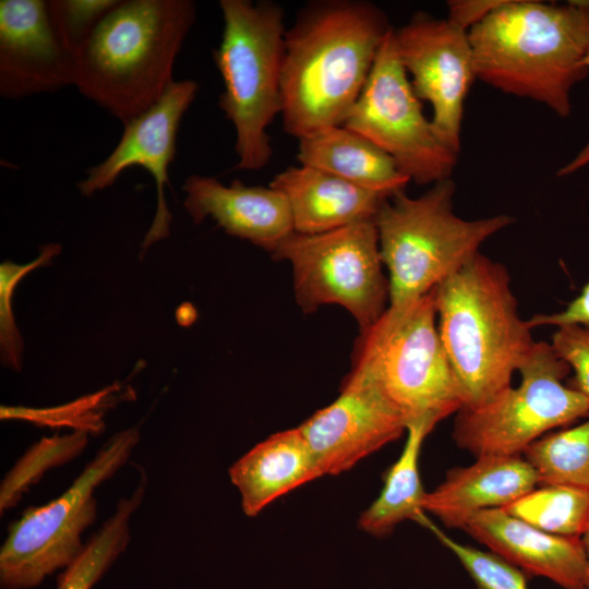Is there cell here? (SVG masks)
<instances>
[{
  "mask_svg": "<svg viewBox=\"0 0 589 589\" xmlns=\"http://www.w3.org/2000/svg\"><path fill=\"white\" fill-rule=\"evenodd\" d=\"M392 25L363 0L305 4L286 29L281 71L284 131L298 140L342 125Z\"/></svg>",
  "mask_w": 589,
  "mask_h": 589,
  "instance_id": "1",
  "label": "cell"
},
{
  "mask_svg": "<svg viewBox=\"0 0 589 589\" xmlns=\"http://www.w3.org/2000/svg\"><path fill=\"white\" fill-rule=\"evenodd\" d=\"M182 190L183 207L194 224L211 217L228 235L268 252L294 231L286 197L271 185L250 187L239 180L225 185L216 178L192 175Z\"/></svg>",
  "mask_w": 589,
  "mask_h": 589,
  "instance_id": "16",
  "label": "cell"
},
{
  "mask_svg": "<svg viewBox=\"0 0 589 589\" xmlns=\"http://www.w3.org/2000/svg\"><path fill=\"white\" fill-rule=\"evenodd\" d=\"M199 83L193 80L173 81L163 96L146 111L127 122L112 152L98 165L86 170L77 183L84 196L110 188L120 175L133 166L151 173L156 185L157 207L141 249L170 235L171 213L165 200L169 183L168 169L177 154V135L184 113L194 101Z\"/></svg>",
  "mask_w": 589,
  "mask_h": 589,
  "instance_id": "13",
  "label": "cell"
},
{
  "mask_svg": "<svg viewBox=\"0 0 589 589\" xmlns=\"http://www.w3.org/2000/svg\"><path fill=\"white\" fill-rule=\"evenodd\" d=\"M418 522L429 528L457 557L476 585V589H528L525 574L492 552L459 543L447 536L425 515Z\"/></svg>",
  "mask_w": 589,
  "mask_h": 589,
  "instance_id": "29",
  "label": "cell"
},
{
  "mask_svg": "<svg viewBox=\"0 0 589 589\" xmlns=\"http://www.w3.org/2000/svg\"><path fill=\"white\" fill-rule=\"evenodd\" d=\"M434 426L429 421L407 426V440L400 456L387 470L381 493L359 518L362 531L385 537L400 522L418 520L424 514L422 502L425 491L421 483L419 458L422 444Z\"/></svg>",
  "mask_w": 589,
  "mask_h": 589,
  "instance_id": "22",
  "label": "cell"
},
{
  "mask_svg": "<svg viewBox=\"0 0 589 589\" xmlns=\"http://www.w3.org/2000/svg\"><path fill=\"white\" fill-rule=\"evenodd\" d=\"M581 540H582L586 555H587V576H586L585 589H589V526L586 532L584 533V536L581 537Z\"/></svg>",
  "mask_w": 589,
  "mask_h": 589,
  "instance_id": "35",
  "label": "cell"
},
{
  "mask_svg": "<svg viewBox=\"0 0 589 589\" xmlns=\"http://www.w3.org/2000/svg\"><path fill=\"white\" fill-rule=\"evenodd\" d=\"M455 183L446 179L418 197L387 199L374 221L388 271L389 305L413 301L468 263L482 243L512 225L506 214L464 219L454 211Z\"/></svg>",
  "mask_w": 589,
  "mask_h": 589,
  "instance_id": "6",
  "label": "cell"
},
{
  "mask_svg": "<svg viewBox=\"0 0 589 589\" xmlns=\"http://www.w3.org/2000/svg\"><path fill=\"white\" fill-rule=\"evenodd\" d=\"M395 28L386 35L370 76L342 125L387 153L417 184L450 179L458 154L437 135L399 58Z\"/></svg>",
  "mask_w": 589,
  "mask_h": 589,
  "instance_id": "11",
  "label": "cell"
},
{
  "mask_svg": "<svg viewBox=\"0 0 589 589\" xmlns=\"http://www.w3.org/2000/svg\"><path fill=\"white\" fill-rule=\"evenodd\" d=\"M297 158L300 165L387 199L405 191L410 182L387 153L345 125L328 127L300 139Z\"/></svg>",
  "mask_w": 589,
  "mask_h": 589,
  "instance_id": "21",
  "label": "cell"
},
{
  "mask_svg": "<svg viewBox=\"0 0 589 589\" xmlns=\"http://www.w3.org/2000/svg\"><path fill=\"white\" fill-rule=\"evenodd\" d=\"M503 509L548 533L581 538L589 526V491L541 485Z\"/></svg>",
  "mask_w": 589,
  "mask_h": 589,
  "instance_id": "25",
  "label": "cell"
},
{
  "mask_svg": "<svg viewBox=\"0 0 589 589\" xmlns=\"http://www.w3.org/2000/svg\"><path fill=\"white\" fill-rule=\"evenodd\" d=\"M139 441L136 426L113 434L61 495L11 522L0 549L1 589L35 588L77 557L82 534L97 518V486L127 464Z\"/></svg>",
  "mask_w": 589,
  "mask_h": 589,
  "instance_id": "8",
  "label": "cell"
},
{
  "mask_svg": "<svg viewBox=\"0 0 589 589\" xmlns=\"http://www.w3.org/2000/svg\"><path fill=\"white\" fill-rule=\"evenodd\" d=\"M269 185L287 200L293 230L315 235L362 220H374L387 197L308 166H292Z\"/></svg>",
  "mask_w": 589,
  "mask_h": 589,
  "instance_id": "19",
  "label": "cell"
},
{
  "mask_svg": "<svg viewBox=\"0 0 589 589\" xmlns=\"http://www.w3.org/2000/svg\"><path fill=\"white\" fill-rule=\"evenodd\" d=\"M555 354L575 374V389L589 400V326L564 324L557 326L550 342Z\"/></svg>",
  "mask_w": 589,
  "mask_h": 589,
  "instance_id": "31",
  "label": "cell"
},
{
  "mask_svg": "<svg viewBox=\"0 0 589 589\" xmlns=\"http://www.w3.org/2000/svg\"><path fill=\"white\" fill-rule=\"evenodd\" d=\"M586 65L589 69V53L585 60ZM589 165V141L587 144L577 153V155L572 158L567 164H565L563 167H561L556 171L557 177H566L569 175H573L580 169L587 167Z\"/></svg>",
  "mask_w": 589,
  "mask_h": 589,
  "instance_id": "34",
  "label": "cell"
},
{
  "mask_svg": "<svg viewBox=\"0 0 589 589\" xmlns=\"http://www.w3.org/2000/svg\"><path fill=\"white\" fill-rule=\"evenodd\" d=\"M118 2L119 0H48L55 26L75 57Z\"/></svg>",
  "mask_w": 589,
  "mask_h": 589,
  "instance_id": "30",
  "label": "cell"
},
{
  "mask_svg": "<svg viewBox=\"0 0 589 589\" xmlns=\"http://www.w3.org/2000/svg\"><path fill=\"white\" fill-rule=\"evenodd\" d=\"M437 327L462 408L510 386L536 340L519 316L507 268L480 252L434 289Z\"/></svg>",
  "mask_w": 589,
  "mask_h": 589,
  "instance_id": "4",
  "label": "cell"
},
{
  "mask_svg": "<svg viewBox=\"0 0 589 589\" xmlns=\"http://www.w3.org/2000/svg\"><path fill=\"white\" fill-rule=\"evenodd\" d=\"M351 372L374 384L404 414L407 426L435 425L462 408L461 393L437 327L434 292L388 305L360 330Z\"/></svg>",
  "mask_w": 589,
  "mask_h": 589,
  "instance_id": "7",
  "label": "cell"
},
{
  "mask_svg": "<svg viewBox=\"0 0 589 589\" xmlns=\"http://www.w3.org/2000/svg\"><path fill=\"white\" fill-rule=\"evenodd\" d=\"M88 434L74 433L43 437L32 445L7 473L1 483L0 510L3 513L21 500L24 492L57 466L76 457L86 447Z\"/></svg>",
  "mask_w": 589,
  "mask_h": 589,
  "instance_id": "27",
  "label": "cell"
},
{
  "mask_svg": "<svg viewBox=\"0 0 589 589\" xmlns=\"http://www.w3.org/2000/svg\"><path fill=\"white\" fill-rule=\"evenodd\" d=\"M537 485L536 471L520 455L480 456L468 467L450 469L440 485L425 492L422 509L446 527L462 529L472 515L503 508Z\"/></svg>",
  "mask_w": 589,
  "mask_h": 589,
  "instance_id": "18",
  "label": "cell"
},
{
  "mask_svg": "<svg viewBox=\"0 0 589 589\" xmlns=\"http://www.w3.org/2000/svg\"><path fill=\"white\" fill-rule=\"evenodd\" d=\"M527 323L531 329L544 325L557 327L564 324H580L589 326V283L564 310L551 314H537L527 320Z\"/></svg>",
  "mask_w": 589,
  "mask_h": 589,
  "instance_id": "32",
  "label": "cell"
},
{
  "mask_svg": "<svg viewBox=\"0 0 589 589\" xmlns=\"http://www.w3.org/2000/svg\"><path fill=\"white\" fill-rule=\"evenodd\" d=\"M468 33L477 79L570 115L572 89L589 74V1L504 0Z\"/></svg>",
  "mask_w": 589,
  "mask_h": 589,
  "instance_id": "2",
  "label": "cell"
},
{
  "mask_svg": "<svg viewBox=\"0 0 589 589\" xmlns=\"http://www.w3.org/2000/svg\"><path fill=\"white\" fill-rule=\"evenodd\" d=\"M60 252V244L47 243L40 248L39 255L29 263L16 264L7 260L0 264V357L3 365L15 371H20L22 365L23 339L13 316L14 290L28 273L47 266Z\"/></svg>",
  "mask_w": 589,
  "mask_h": 589,
  "instance_id": "28",
  "label": "cell"
},
{
  "mask_svg": "<svg viewBox=\"0 0 589 589\" xmlns=\"http://www.w3.org/2000/svg\"><path fill=\"white\" fill-rule=\"evenodd\" d=\"M147 477L141 479L129 496H122L112 515L85 542L77 557L57 577L56 589H92L127 550L131 540L130 521L141 506Z\"/></svg>",
  "mask_w": 589,
  "mask_h": 589,
  "instance_id": "23",
  "label": "cell"
},
{
  "mask_svg": "<svg viewBox=\"0 0 589 589\" xmlns=\"http://www.w3.org/2000/svg\"><path fill=\"white\" fill-rule=\"evenodd\" d=\"M121 385L113 383L98 392L82 396L73 401L49 408L1 406V420H24L40 426H70L87 434H99L105 430L104 416L113 407L121 395Z\"/></svg>",
  "mask_w": 589,
  "mask_h": 589,
  "instance_id": "26",
  "label": "cell"
},
{
  "mask_svg": "<svg viewBox=\"0 0 589 589\" xmlns=\"http://www.w3.org/2000/svg\"><path fill=\"white\" fill-rule=\"evenodd\" d=\"M517 372V387L457 412L453 437L459 447L477 457L517 456L552 429L589 414V400L564 385L570 368L550 344L536 341Z\"/></svg>",
  "mask_w": 589,
  "mask_h": 589,
  "instance_id": "9",
  "label": "cell"
},
{
  "mask_svg": "<svg viewBox=\"0 0 589 589\" xmlns=\"http://www.w3.org/2000/svg\"><path fill=\"white\" fill-rule=\"evenodd\" d=\"M298 428L323 477L348 471L399 438L407 420L374 384L350 371L339 396Z\"/></svg>",
  "mask_w": 589,
  "mask_h": 589,
  "instance_id": "14",
  "label": "cell"
},
{
  "mask_svg": "<svg viewBox=\"0 0 589 589\" xmlns=\"http://www.w3.org/2000/svg\"><path fill=\"white\" fill-rule=\"evenodd\" d=\"M223 32L213 59L223 80L218 106L236 131L235 169L256 171L271 160L267 129L281 113L285 23L273 1L221 0Z\"/></svg>",
  "mask_w": 589,
  "mask_h": 589,
  "instance_id": "5",
  "label": "cell"
},
{
  "mask_svg": "<svg viewBox=\"0 0 589 589\" xmlns=\"http://www.w3.org/2000/svg\"><path fill=\"white\" fill-rule=\"evenodd\" d=\"M195 20L191 0H119L77 53L73 86L125 124L173 82Z\"/></svg>",
  "mask_w": 589,
  "mask_h": 589,
  "instance_id": "3",
  "label": "cell"
},
{
  "mask_svg": "<svg viewBox=\"0 0 589 589\" xmlns=\"http://www.w3.org/2000/svg\"><path fill=\"white\" fill-rule=\"evenodd\" d=\"M75 61L55 26L48 1H0L2 97L16 100L73 85Z\"/></svg>",
  "mask_w": 589,
  "mask_h": 589,
  "instance_id": "15",
  "label": "cell"
},
{
  "mask_svg": "<svg viewBox=\"0 0 589 589\" xmlns=\"http://www.w3.org/2000/svg\"><path fill=\"white\" fill-rule=\"evenodd\" d=\"M538 484L589 491V420L531 443L522 453Z\"/></svg>",
  "mask_w": 589,
  "mask_h": 589,
  "instance_id": "24",
  "label": "cell"
},
{
  "mask_svg": "<svg viewBox=\"0 0 589 589\" xmlns=\"http://www.w3.org/2000/svg\"><path fill=\"white\" fill-rule=\"evenodd\" d=\"M271 253L291 264L296 299L305 313L324 304H338L350 312L362 330L388 308L389 283L383 273L374 220L315 235L293 231Z\"/></svg>",
  "mask_w": 589,
  "mask_h": 589,
  "instance_id": "10",
  "label": "cell"
},
{
  "mask_svg": "<svg viewBox=\"0 0 589 589\" xmlns=\"http://www.w3.org/2000/svg\"><path fill=\"white\" fill-rule=\"evenodd\" d=\"M243 513L253 517L280 496L322 474L299 428L272 434L230 468Z\"/></svg>",
  "mask_w": 589,
  "mask_h": 589,
  "instance_id": "20",
  "label": "cell"
},
{
  "mask_svg": "<svg viewBox=\"0 0 589 589\" xmlns=\"http://www.w3.org/2000/svg\"><path fill=\"white\" fill-rule=\"evenodd\" d=\"M462 529L492 553L564 589H585L587 555L581 538L548 533L503 508L472 515Z\"/></svg>",
  "mask_w": 589,
  "mask_h": 589,
  "instance_id": "17",
  "label": "cell"
},
{
  "mask_svg": "<svg viewBox=\"0 0 589 589\" xmlns=\"http://www.w3.org/2000/svg\"><path fill=\"white\" fill-rule=\"evenodd\" d=\"M504 0H457L448 4L447 19L462 28L469 29L482 21Z\"/></svg>",
  "mask_w": 589,
  "mask_h": 589,
  "instance_id": "33",
  "label": "cell"
},
{
  "mask_svg": "<svg viewBox=\"0 0 589 589\" xmlns=\"http://www.w3.org/2000/svg\"><path fill=\"white\" fill-rule=\"evenodd\" d=\"M394 33L416 95L430 103L437 135L459 154L464 104L477 79L468 31L448 19L417 12Z\"/></svg>",
  "mask_w": 589,
  "mask_h": 589,
  "instance_id": "12",
  "label": "cell"
}]
</instances>
